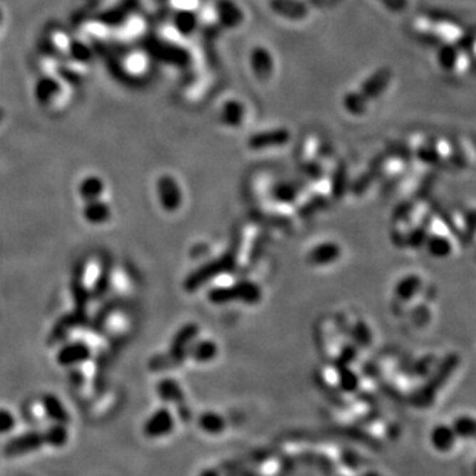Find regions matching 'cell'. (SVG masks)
Listing matches in <instances>:
<instances>
[{"instance_id": "19", "label": "cell", "mask_w": 476, "mask_h": 476, "mask_svg": "<svg viewBox=\"0 0 476 476\" xmlns=\"http://www.w3.org/2000/svg\"><path fill=\"white\" fill-rule=\"evenodd\" d=\"M46 445L52 447H63L69 440L68 429L63 423H55L44 430Z\"/></svg>"}, {"instance_id": "13", "label": "cell", "mask_w": 476, "mask_h": 476, "mask_svg": "<svg viewBox=\"0 0 476 476\" xmlns=\"http://www.w3.org/2000/svg\"><path fill=\"white\" fill-rule=\"evenodd\" d=\"M105 191V183L100 176L89 175L78 185V193L83 202L100 199Z\"/></svg>"}, {"instance_id": "9", "label": "cell", "mask_w": 476, "mask_h": 476, "mask_svg": "<svg viewBox=\"0 0 476 476\" xmlns=\"http://www.w3.org/2000/svg\"><path fill=\"white\" fill-rule=\"evenodd\" d=\"M41 403H43V409L46 412V417L51 421L66 425L71 420L69 413L66 410L64 403H61V400L55 394H46L41 398Z\"/></svg>"}, {"instance_id": "24", "label": "cell", "mask_w": 476, "mask_h": 476, "mask_svg": "<svg viewBox=\"0 0 476 476\" xmlns=\"http://www.w3.org/2000/svg\"><path fill=\"white\" fill-rule=\"evenodd\" d=\"M474 472L476 474V462H475V466H474Z\"/></svg>"}, {"instance_id": "22", "label": "cell", "mask_w": 476, "mask_h": 476, "mask_svg": "<svg viewBox=\"0 0 476 476\" xmlns=\"http://www.w3.org/2000/svg\"><path fill=\"white\" fill-rule=\"evenodd\" d=\"M465 230H466V236L472 238L476 236V209H468L465 213Z\"/></svg>"}, {"instance_id": "16", "label": "cell", "mask_w": 476, "mask_h": 476, "mask_svg": "<svg viewBox=\"0 0 476 476\" xmlns=\"http://www.w3.org/2000/svg\"><path fill=\"white\" fill-rule=\"evenodd\" d=\"M197 423H199V428L204 433H208L212 435L220 434L225 430V426H227V422L224 420V417L216 412L202 413V415L199 417V420H197Z\"/></svg>"}, {"instance_id": "25", "label": "cell", "mask_w": 476, "mask_h": 476, "mask_svg": "<svg viewBox=\"0 0 476 476\" xmlns=\"http://www.w3.org/2000/svg\"><path fill=\"white\" fill-rule=\"evenodd\" d=\"M475 258H476V256H475Z\"/></svg>"}, {"instance_id": "7", "label": "cell", "mask_w": 476, "mask_h": 476, "mask_svg": "<svg viewBox=\"0 0 476 476\" xmlns=\"http://www.w3.org/2000/svg\"><path fill=\"white\" fill-rule=\"evenodd\" d=\"M458 437L452 426L449 425H437L430 433V443L433 449L438 452H449L455 447Z\"/></svg>"}, {"instance_id": "23", "label": "cell", "mask_w": 476, "mask_h": 476, "mask_svg": "<svg viewBox=\"0 0 476 476\" xmlns=\"http://www.w3.org/2000/svg\"><path fill=\"white\" fill-rule=\"evenodd\" d=\"M3 19H4V14H3V9H0V26L3 23Z\"/></svg>"}, {"instance_id": "20", "label": "cell", "mask_w": 476, "mask_h": 476, "mask_svg": "<svg viewBox=\"0 0 476 476\" xmlns=\"http://www.w3.org/2000/svg\"><path fill=\"white\" fill-rule=\"evenodd\" d=\"M110 282H111V273L110 267L109 266H105L102 269L101 273L98 275L95 284H94V290H93V298L94 299H101L103 298L109 289H110Z\"/></svg>"}, {"instance_id": "11", "label": "cell", "mask_w": 476, "mask_h": 476, "mask_svg": "<svg viewBox=\"0 0 476 476\" xmlns=\"http://www.w3.org/2000/svg\"><path fill=\"white\" fill-rule=\"evenodd\" d=\"M423 247H426L428 253L431 257L438 258V259L447 258L452 252V244H451L450 238L445 234L433 233V232H430L429 236L426 237Z\"/></svg>"}, {"instance_id": "18", "label": "cell", "mask_w": 476, "mask_h": 476, "mask_svg": "<svg viewBox=\"0 0 476 476\" xmlns=\"http://www.w3.org/2000/svg\"><path fill=\"white\" fill-rule=\"evenodd\" d=\"M219 348L214 341L211 340H202L196 343L191 349V356L195 358L197 363H208L212 361L214 357L217 356Z\"/></svg>"}, {"instance_id": "6", "label": "cell", "mask_w": 476, "mask_h": 476, "mask_svg": "<svg viewBox=\"0 0 476 476\" xmlns=\"http://www.w3.org/2000/svg\"><path fill=\"white\" fill-rule=\"evenodd\" d=\"M92 355L90 347L83 341H73L57 352L56 360L61 366H76L86 361Z\"/></svg>"}, {"instance_id": "14", "label": "cell", "mask_w": 476, "mask_h": 476, "mask_svg": "<svg viewBox=\"0 0 476 476\" xmlns=\"http://www.w3.org/2000/svg\"><path fill=\"white\" fill-rule=\"evenodd\" d=\"M71 289H72V295H73L76 310L86 311L88 303H89V299H90V293H89V290L86 289V286L83 284V271L81 270H77L74 273Z\"/></svg>"}, {"instance_id": "4", "label": "cell", "mask_w": 476, "mask_h": 476, "mask_svg": "<svg viewBox=\"0 0 476 476\" xmlns=\"http://www.w3.org/2000/svg\"><path fill=\"white\" fill-rule=\"evenodd\" d=\"M175 418L167 408H159L152 413L143 425V433L147 438L155 440L168 435L174 430Z\"/></svg>"}, {"instance_id": "17", "label": "cell", "mask_w": 476, "mask_h": 476, "mask_svg": "<svg viewBox=\"0 0 476 476\" xmlns=\"http://www.w3.org/2000/svg\"><path fill=\"white\" fill-rule=\"evenodd\" d=\"M452 429L462 440H476V418L471 415H459L452 422Z\"/></svg>"}, {"instance_id": "12", "label": "cell", "mask_w": 476, "mask_h": 476, "mask_svg": "<svg viewBox=\"0 0 476 476\" xmlns=\"http://www.w3.org/2000/svg\"><path fill=\"white\" fill-rule=\"evenodd\" d=\"M340 257V247L333 242H323L312 249L309 261L315 265L324 266L335 262Z\"/></svg>"}, {"instance_id": "5", "label": "cell", "mask_w": 476, "mask_h": 476, "mask_svg": "<svg viewBox=\"0 0 476 476\" xmlns=\"http://www.w3.org/2000/svg\"><path fill=\"white\" fill-rule=\"evenodd\" d=\"M88 321V315L86 311H80L74 310L71 314H66L61 319H58L55 324V327L51 331L49 340L51 343H60L61 340L65 339L72 331L76 330L77 327H81Z\"/></svg>"}, {"instance_id": "3", "label": "cell", "mask_w": 476, "mask_h": 476, "mask_svg": "<svg viewBox=\"0 0 476 476\" xmlns=\"http://www.w3.org/2000/svg\"><path fill=\"white\" fill-rule=\"evenodd\" d=\"M156 192L162 208L168 212H175L182 205V190L171 175H163L156 182Z\"/></svg>"}, {"instance_id": "15", "label": "cell", "mask_w": 476, "mask_h": 476, "mask_svg": "<svg viewBox=\"0 0 476 476\" xmlns=\"http://www.w3.org/2000/svg\"><path fill=\"white\" fill-rule=\"evenodd\" d=\"M156 393L165 403H182L184 400L183 390L172 378H165L156 386Z\"/></svg>"}, {"instance_id": "1", "label": "cell", "mask_w": 476, "mask_h": 476, "mask_svg": "<svg viewBox=\"0 0 476 476\" xmlns=\"http://www.w3.org/2000/svg\"><path fill=\"white\" fill-rule=\"evenodd\" d=\"M460 364V357L458 353H449L440 361V366L435 369L434 375L429 380V383L422 386L421 390L417 393L415 403L421 408H426L435 400V395L438 393L440 388L446 384L450 377L454 375V372L458 369Z\"/></svg>"}, {"instance_id": "8", "label": "cell", "mask_w": 476, "mask_h": 476, "mask_svg": "<svg viewBox=\"0 0 476 476\" xmlns=\"http://www.w3.org/2000/svg\"><path fill=\"white\" fill-rule=\"evenodd\" d=\"M83 219L88 222H90L93 225H101L106 221L110 220V205L103 202L101 197L95 200L83 202Z\"/></svg>"}, {"instance_id": "21", "label": "cell", "mask_w": 476, "mask_h": 476, "mask_svg": "<svg viewBox=\"0 0 476 476\" xmlns=\"http://www.w3.org/2000/svg\"><path fill=\"white\" fill-rule=\"evenodd\" d=\"M16 426L15 415L7 409H0V434H7Z\"/></svg>"}, {"instance_id": "2", "label": "cell", "mask_w": 476, "mask_h": 476, "mask_svg": "<svg viewBox=\"0 0 476 476\" xmlns=\"http://www.w3.org/2000/svg\"><path fill=\"white\" fill-rule=\"evenodd\" d=\"M44 445V431H27L7 440L3 447V454L7 458H16L20 455H26L28 452H33Z\"/></svg>"}, {"instance_id": "10", "label": "cell", "mask_w": 476, "mask_h": 476, "mask_svg": "<svg viewBox=\"0 0 476 476\" xmlns=\"http://www.w3.org/2000/svg\"><path fill=\"white\" fill-rule=\"evenodd\" d=\"M422 281L418 275L409 274L401 278L394 289V295L401 302H410L420 293Z\"/></svg>"}]
</instances>
